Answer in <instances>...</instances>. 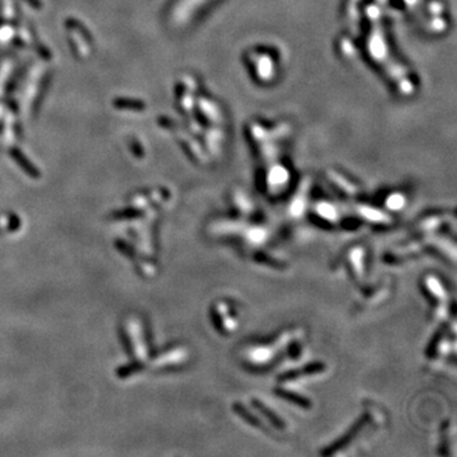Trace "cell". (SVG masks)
I'll return each instance as SVG.
<instances>
[{
    "instance_id": "16",
    "label": "cell",
    "mask_w": 457,
    "mask_h": 457,
    "mask_svg": "<svg viewBox=\"0 0 457 457\" xmlns=\"http://www.w3.org/2000/svg\"><path fill=\"white\" fill-rule=\"evenodd\" d=\"M118 333H120V339H121V342H122V345H123V349H125V352L127 353L128 357L133 358V356H135V349H133L132 342H131V339H130V337H128L127 332L125 330V328L121 327L120 330H118Z\"/></svg>"
},
{
    "instance_id": "4",
    "label": "cell",
    "mask_w": 457,
    "mask_h": 457,
    "mask_svg": "<svg viewBox=\"0 0 457 457\" xmlns=\"http://www.w3.org/2000/svg\"><path fill=\"white\" fill-rule=\"evenodd\" d=\"M211 320L221 334H231L239 328V316L235 306L226 300H221L211 308Z\"/></svg>"
},
{
    "instance_id": "13",
    "label": "cell",
    "mask_w": 457,
    "mask_h": 457,
    "mask_svg": "<svg viewBox=\"0 0 457 457\" xmlns=\"http://www.w3.org/2000/svg\"><path fill=\"white\" fill-rule=\"evenodd\" d=\"M330 179H332L333 184H334L343 194H345V196L356 197L358 194L357 186H354V184H353L352 182H349L347 178L344 179V178L339 177L338 174H332V178H330Z\"/></svg>"
},
{
    "instance_id": "9",
    "label": "cell",
    "mask_w": 457,
    "mask_h": 457,
    "mask_svg": "<svg viewBox=\"0 0 457 457\" xmlns=\"http://www.w3.org/2000/svg\"><path fill=\"white\" fill-rule=\"evenodd\" d=\"M231 202H233V206L236 210V212H239L240 215H244V216H249V215H253V212H256L253 202L246 196L245 192H233V194H231Z\"/></svg>"
},
{
    "instance_id": "2",
    "label": "cell",
    "mask_w": 457,
    "mask_h": 457,
    "mask_svg": "<svg viewBox=\"0 0 457 457\" xmlns=\"http://www.w3.org/2000/svg\"><path fill=\"white\" fill-rule=\"evenodd\" d=\"M219 233L222 236L238 238L245 243V245L256 248L264 245L269 239V231L262 225L246 224L238 220H224L219 226Z\"/></svg>"
},
{
    "instance_id": "7",
    "label": "cell",
    "mask_w": 457,
    "mask_h": 457,
    "mask_svg": "<svg viewBox=\"0 0 457 457\" xmlns=\"http://www.w3.org/2000/svg\"><path fill=\"white\" fill-rule=\"evenodd\" d=\"M314 215L325 225H338L342 219L339 209L329 201L316 202L314 206Z\"/></svg>"
},
{
    "instance_id": "6",
    "label": "cell",
    "mask_w": 457,
    "mask_h": 457,
    "mask_svg": "<svg viewBox=\"0 0 457 457\" xmlns=\"http://www.w3.org/2000/svg\"><path fill=\"white\" fill-rule=\"evenodd\" d=\"M356 211H357V216L362 219V221L367 222L369 225H374V226L387 227L394 221L389 212H384L376 207L363 205V206H358Z\"/></svg>"
},
{
    "instance_id": "5",
    "label": "cell",
    "mask_w": 457,
    "mask_h": 457,
    "mask_svg": "<svg viewBox=\"0 0 457 457\" xmlns=\"http://www.w3.org/2000/svg\"><path fill=\"white\" fill-rule=\"evenodd\" d=\"M345 262L353 280L362 283L367 276V253L365 246L356 245L350 248L345 254Z\"/></svg>"
},
{
    "instance_id": "10",
    "label": "cell",
    "mask_w": 457,
    "mask_h": 457,
    "mask_svg": "<svg viewBox=\"0 0 457 457\" xmlns=\"http://www.w3.org/2000/svg\"><path fill=\"white\" fill-rule=\"evenodd\" d=\"M447 217L443 216V215H439V214H434V215H429V216H424L423 219L419 220L416 225V230L421 231V233H433L436 231L437 229L443 225L444 220Z\"/></svg>"
},
{
    "instance_id": "12",
    "label": "cell",
    "mask_w": 457,
    "mask_h": 457,
    "mask_svg": "<svg viewBox=\"0 0 457 457\" xmlns=\"http://www.w3.org/2000/svg\"><path fill=\"white\" fill-rule=\"evenodd\" d=\"M385 207L390 212H397L402 210L407 205V197L400 192H391L385 197Z\"/></svg>"
},
{
    "instance_id": "14",
    "label": "cell",
    "mask_w": 457,
    "mask_h": 457,
    "mask_svg": "<svg viewBox=\"0 0 457 457\" xmlns=\"http://www.w3.org/2000/svg\"><path fill=\"white\" fill-rule=\"evenodd\" d=\"M145 369V365L140 361H133V362L128 363V365L121 366L120 369L116 371L118 379H127L131 375L136 374V372H140Z\"/></svg>"
},
{
    "instance_id": "11",
    "label": "cell",
    "mask_w": 457,
    "mask_h": 457,
    "mask_svg": "<svg viewBox=\"0 0 457 457\" xmlns=\"http://www.w3.org/2000/svg\"><path fill=\"white\" fill-rule=\"evenodd\" d=\"M308 206V192L305 189H301L297 194L292 198L290 206H288V215L292 219H300L305 212Z\"/></svg>"
},
{
    "instance_id": "17",
    "label": "cell",
    "mask_w": 457,
    "mask_h": 457,
    "mask_svg": "<svg viewBox=\"0 0 457 457\" xmlns=\"http://www.w3.org/2000/svg\"><path fill=\"white\" fill-rule=\"evenodd\" d=\"M116 248L121 251V253L125 254L126 257H128L130 259H136L135 250L132 249V246H130L128 244H126L122 240H116Z\"/></svg>"
},
{
    "instance_id": "15",
    "label": "cell",
    "mask_w": 457,
    "mask_h": 457,
    "mask_svg": "<svg viewBox=\"0 0 457 457\" xmlns=\"http://www.w3.org/2000/svg\"><path fill=\"white\" fill-rule=\"evenodd\" d=\"M144 216V212L140 211V210L136 209H126L122 211H117L112 215V217L115 220H130V219H137V217Z\"/></svg>"
},
{
    "instance_id": "18",
    "label": "cell",
    "mask_w": 457,
    "mask_h": 457,
    "mask_svg": "<svg viewBox=\"0 0 457 457\" xmlns=\"http://www.w3.org/2000/svg\"><path fill=\"white\" fill-rule=\"evenodd\" d=\"M21 219H19L17 215L12 214L9 216V221H8V227H7V230L11 231V233H16V231L19 230V227H21Z\"/></svg>"
},
{
    "instance_id": "1",
    "label": "cell",
    "mask_w": 457,
    "mask_h": 457,
    "mask_svg": "<svg viewBox=\"0 0 457 457\" xmlns=\"http://www.w3.org/2000/svg\"><path fill=\"white\" fill-rule=\"evenodd\" d=\"M301 334L297 330H286L282 334L278 335L276 339L268 343H257L243 350L241 357L245 365L254 367V369H263L268 367L273 361L277 360L280 353L285 350V348L292 342H295Z\"/></svg>"
},
{
    "instance_id": "3",
    "label": "cell",
    "mask_w": 457,
    "mask_h": 457,
    "mask_svg": "<svg viewBox=\"0 0 457 457\" xmlns=\"http://www.w3.org/2000/svg\"><path fill=\"white\" fill-rule=\"evenodd\" d=\"M422 286L426 295H428V297L434 303V318L437 320L446 319V315L448 314V291L443 281L436 274L428 273L424 276Z\"/></svg>"
},
{
    "instance_id": "8",
    "label": "cell",
    "mask_w": 457,
    "mask_h": 457,
    "mask_svg": "<svg viewBox=\"0 0 457 457\" xmlns=\"http://www.w3.org/2000/svg\"><path fill=\"white\" fill-rule=\"evenodd\" d=\"M427 245H428L429 248L433 249V250L436 251L437 254H439L442 258L447 259V261H451L452 264L456 262V248H454L453 241H449L447 238L434 236V238L429 239Z\"/></svg>"
}]
</instances>
